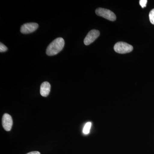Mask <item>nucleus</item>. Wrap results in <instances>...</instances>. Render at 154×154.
<instances>
[{
  "mask_svg": "<svg viewBox=\"0 0 154 154\" xmlns=\"http://www.w3.org/2000/svg\"><path fill=\"white\" fill-rule=\"evenodd\" d=\"M65 42L63 38L59 37L54 39L48 46L46 54L49 56L57 54L63 49Z\"/></svg>",
  "mask_w": 154,
  "mask_h": 154,
  "instance_id": "obj_1",
  "label": "nucleus"
},
{
  "mask_svg": "<svg viewBox=\"0 0 154 154\" xmlns=\"http://www.w3.org/2000/svg\"><path fill=\"white\" fill-rule=\"evenodd\" d=\"M114 50L118 53L123 54L131 52L133 50V47L126 42H119L114 45Z\"/></svg>",
  "mask_w": 154,
  "mask_h": 154,
  "instance_id": "obj_2",
  "label": "nucleus"
},
{
  "mask_svg": "<svg viewBox=\"0 0 154 154\" xmlns=\"http://www.w3.org/2000/svg\"><path fill=\"white\" fill-rule=\"evenodd\" d=\"M96 13L98 16L103 17L110 21H114L116 19L115 14L107 9L99 8L96 10Z\"/></svg>",
  "mask_w": 154,
  "mask_h": 154,
  "instance_id": "obj_3",
  "label": "nucleus"
},
{
  "mask_svg": "<svg viewBox=\"0 0 154 154\" xmlns=\"http://www.w3.org/2000/svg\"><path fill=\"white\" fill-rule=\"evenodd\" d=\"M99 35L100 32L99 30L95 29L91 30L84 39V43L86 45H89L93 43L99 37Z\"/></svg>",
  "mask_w": 154,
  "mask_h": 154,
  "instance_id": "obj_4",
  "label": "nucleus"
},
{
  "mask_svg": "<svg viewBox=\"0 0 154 154\" xmlns=\"http://www.w3.org/2000/svg\"><path fill=\"white\" fill-rule=\"evenodd\" d=\"M38 27V24L36 23H26L21 26L20 31L23 34H28L35 31Z\"/></svg>",
  "mask_w": 154,
  "mask_h": 154,
  "instance_id": "obj_5",
  "label": "nucleus"
},
{
  "mask_svg": "<svg viewBox=\"0 0 154 154\" xmlns=\"http://www.w3.org/2000/svg\"><path fill=\"white\" fill-rule=\"evenodd\" d=\"M2 125L4 129L6 131H10L12 128L13 121L11 115L8 113H5L2 117Z\"/></svg>",
  "mask_w": 154,
  "mask_h": 154,
  "instance_id": "obj_6",
  "label": "nucleus"
},
{
  "mask_svg": "<svg viewBox=\"0 0 154 154\" xmlns=\"http://www.w3.org/2000/svg\"><path fill=\"white\" fill-rule=\"evenodd\" d=\"M51 90V85L48 82H45L40 86V93L42 96L46 97L49 95Z\"/></svg>",
  "mask_w": 154,
  "mask_h": 154,
  "instance_id": "obj_7",
  "label": "nucleus"
},
{
  "mask_svg": "<svg viewBox=\"0 0 154 154\" xmlns=\"http://www.w3.org/2000/svg\"><path fill=\"white\" fill-rule=\"evenodd\" d=\"M91 125H92V123L91 122H88L86 123L83 128V132L84 134H88L90 133Z\"/></svg>",
  "mask_w": 154,
  "mask_h": 154,
  "instance_id": "obj_8",
  "label": "nucleus"
},
{
  "mask_svg": "<svg viewBox=\"0 0 154 154\" xmlns=\"http://www.w3.org/2000/svg\"><path fill=\"white\" fill-rule=\"evenodd\" d=\"M149 18L151 23L154 25V9H153L150 12L149 14Z\"/></svg>",
  "mask_w": 154,
  "mask_h": 154,
  "instance_id": "obj_9",
  "label": "nucleus"
},
{
  "mask_svg": "<svg viewBox=\"0 0 154 154\" xmlns=\"http://www.w3.org/2000/svg\"><path fill=\"white\" fill-rule=\"evenodd\" d=\"M7 50H8V48L6 47L5 45L1 42V43H0V52H5Z\"/></svg>",
  "mask_w": 154,
  "mask_h": 154,
  "instance_id": "obj_10",
  "label": "nucleus"
},
{
  "mask_svg": "<svg viewBox=\"0 0 154 154\" xmlns=\"http://www.w3.org/2000/svg\"><path fill=\"white\" fill-rule=\"evenodd\" d=\"M147 3V0H140L139 2L140 5L141 7L143 8H145L146 6Z\"/></svg>",
  "mask_w": 154,
  "mask_h": 154,
  "instance_id": "obj_11",
  "label": "nucleus"
},
{
  "mask_svg": "<svg viewBox=\"0 0 154 154\" xmlns=\"http://www.w3.org/2000/svg\"><path fill=\"white\" fill-rule=\"evenodd\" d=\"M26 154H40V153L38 151H33L30 152Z\"/></svg>",
  "mask_w": 154,
  "mask_h": 154,
  "instance_id": "obj_12",
  "label": "nucleus"
}]
</instances>
